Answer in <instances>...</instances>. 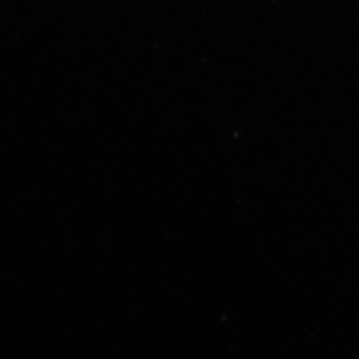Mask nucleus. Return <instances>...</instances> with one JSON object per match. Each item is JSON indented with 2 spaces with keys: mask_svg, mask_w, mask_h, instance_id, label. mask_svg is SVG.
<instances>
[]
</instances>
